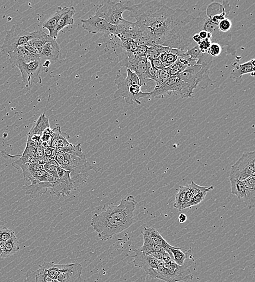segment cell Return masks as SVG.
<instances>
[{"instance_id": "1", "label": "cell", "mask_w": 255, "mask_h": 282, "mask_svg": "<svg viewBox=\"0 0 255 282\" xmlns=\"http://www.w3.org/2000/svg\"><path fill=\"white\" fill-rule=\"evenodd\" d=\"M130 16L149 47L160 45L186 52L197 45L193 36L203 30V17H194L186 9H173L159 1L133 4Z\"/></svg>"}, {"instance_id": "2", "label": "cell", "mask_w": 255, "mask_h": 282, "mask_svg": "<svg viewBox=\"0 0 255 282\" xmlns=\"http://www.w3.org/2000/svg\"><path fill=\"white\" fill-rule=\"evenodd\" d=\"M137 204L132 195L121 200L119 204L109 205L100 214H95L91 226L101 241L111 240L114 236L130 228L134 223V212Z\"/></svg>"}, {"instance_id": "3", "label": "cell", "mask_w": 255, "mask_h": 282, "mask_svg": "<svg viewBox=\"0 0 255 282\" xmlns=\"http://www.w3.org/2000/svg\"><path fill=\"white\" fill-rule=\"evenodd\" d=\"M212 57L208 53H202L198 59L197 64L188 67L178 75L180 89L179 95L183 99L193 97L194 91L200 87L205 89L208 87L210 70Z\"/></svg>"}, {"instance_id": "4", "label": "cell", "mask_w": 255, "mask_h": 282, "mask_svg": "<svg viewBox=\"0 0 255 282\" xmlns=\"http://www.w3.org/2000/svg\"><path fill=\"white\" fill-rule=\"evenodd\" d=\"M114 83L117 90L114 95V99L122 97L129 104H141V99H150V92H142L140 81L135 72L126 69V75L118 74Z\"/></svg>"}, {"instance_id": "5", "label": "cell", "mask_w": 255, "mask_h": 282, "mask_svg": "<svg viewBox=\"0 0 255 282\" xmlns=\"http://www.w3.org/2000/svg\"><path fill=\"white\" fill-rule=\"evenodd\" d=\"M64 160L59 167L70 171L71 178L78 188L87 182L91 170L98 172L101 169L91 165L86 156L80 157L69 154H64Z\"/></svg>"}, {"instance_id": "6", "label": "cell", "mask_w": 255, "mask_h": 282, "mask_svg": "<svg viewBox=\"0 0 255 282\" xmlns=\"http://www.w3.org/2000/svg\"><path fill=\"white\" fill-rule=\"evenodd\" d=\"M193 278L191 270L185 264L179 266L173 260L162 261L161 265L155 269L154 279L166 282H188Z\"/></svg>"}, {"instance_id": "7", "label": "cell", "mask_w": 255, "mask_h": 282, "mask_svg": "<svg viewBox=\"0 0 255 282\" xmlns=\"http://www.w3.org/2000/svg\"><path fill=\"white\" fill-rule=\"evenodd\" d=\"M133 4L131 1L115 2L105 1L96 8L95 15L113 25L117 26L124 19V12L129 11Z\"/></svg>"}, {"instance_id": "8", "label": "cell", "mask_w": 255, "mask_h": 282, "mask_svg": "<svg viewBox=\"0 0 255 282\" xmlns=\"http://www.w3.org/2000/svg\"><path fill=\"white\" fill-rule=\"evenodd\" d=\"M255 151L245 152L232 165L229 179L244 181L255 174Z\"/></svg>"}, {"instance_id": "9", "label": "cell", "mask_w": 255, "mask_h": 282, "mask_svg": "<svg viewBox=\"0 0 255 282\" xmlns=\"http://www.w3.org/2000/svg\"><path fill=\"white\" fill-rule=\"evenodd\" d=\"M32 38V33L22 30L17 25H13L6 31L3 44L1 46V52L8 54L13 52L31 41Z\"/></svg>"}, {"instance_id": "10", "label": "cell", "mask_w": 255, "mask_h": 282, "mask_svg": "<svg viewBox=\"0 0 255 282\" xmlns=\"http://www.w3.org/2000/svg\"><path fill=\"white\" fill-rule=\"evenodd\" d=\"M203 17V30L210 33L212 35L211 43L220 45L221 47H227L229 53L235 54L236 48L233 45L232 35L230 32L224 33L221 31L218 24L211 22L203 13L200 14Z\"/></svg>"}, {"instance_id": "11", "label": "cell", "mask_w": 255, "mask_h": 282, "mask_svg": "<svg viewBox=\"0 0 255 282\" xmlns=\"http://www.w3.org/2000/svg\"><path fill=\"white\" fill-rule=\"evenodd\" d=\"M58 179L52 183L50 193L59 197V196H69L72 191H75L78 188L75 183L70 176V172L60 167H57Z\"/></svg>"}, {"instance_id": "12", "label": "cell", "mask_w": 255, "mask_h": 282, "mask_svg": "<svg viewBox=\"0 0 255 282\" xmlns=\"http://www.w3.org/2000/svg\"><path fill=\"white\" fill-rule=\"evenodd\" d=\"M22 76V83L25 84L28 90H31L33 84H40L42 82L40 73L41 70L40 58L31 62L22 63L17 66Z\"/></svg>"}, {"instance_id": "13", "label": "cell", "mask_w": 255, "mask_h": 282, "mask_svg": "<svg viewBox=\"0 0 255 282\" xmlns=\"http://www.w3.org/2000/svg\"><path fill=\"white\" fill-rule=\"evenodd\" d=\"M82 27L90 33H104L106 35H114L117 30V26L108 23L104 19L96 15H90L86 20H81Z\"/></svg>"}, {"instance_id": "14", "label": "cell", "mask_w": 255, "mask_h": 282, "mask_svg": "<svg viewBox=\"0 0 255 282\" xmlns=\"http://www.w3.org/2000/svg\"><path fill=\"white\" fill-rule=\"evenodd\" d=\"M180 89L178 76H173L159 86H155L154 89L150 92V99H159L173 93L179 94Z\"/></svg>"}, {"instance_id": "15", "label": "cell", "mask_w": 255, "mask_h": 282, "mask_svg": "<svg viewBox=\"0 0 255 282\" xmlns=\"http://www.w3.org/2000/svg\"><path fill=\"white\" fill-rule=\"evenodd\" d=\"M83 267L77 262L63 265L57 278L58 282H84L81 277Z\"/></svg>"}, {"instance_id": "16", "label": "cell", "mask_w": 255, "mask_h": 282, "mask_svg": "<svg viewBox=\"0 0 255 282\" xmlns=\"http://www.w3.org/2000/svg\"><path fill=\"white\" fill-rule=\"evenodd\" d=\"M141 34L140 30L136 22H132L123 19L117 26L115 35L119 38L121 42L127 40H134Z\"/></svg>"}, {"instance_id": "17", "label": "cell", "mask_w": 255, "mask_h": 282, "mask_svg": "<svg viewBox=\"0 0 255 282\" xmlns=\"http://www.w3.org/2000/svg\"><path fill=\"white\" fill-rule=\"evenodd\" d=\"M135 255L132 256L133 264L138 268H142L145 273L150 269H157L161 264L162 261L157 260L153 256L145 255L139 249L134 250Z\"/></svg>"}, {"instance_id": "18", "label": "cell", "mask_w": 255, "mask_h": 282, "mask_svg": "<svg viewBox=\"0 0 255 282\" xmlns=\"http://www.w3.org/2000/svg\"><path fill=\"white\" fill-rule=\"evenodd\" d=\"M8 54L12 68L17 67V66L22 63H29L40 58L39 57L33 56L22 46L16 49V50L8 53Z\"/></svg>"}, {"instance_id": "19", "label": "cell", "mask_w": 255, "mask_h": 282, "mask_svg": "<svg viewBox=\"0 0 255 282\" xmlns=\"http://www.w3.org/2000/svg\"><path fill=\"white\" fill-rule=\"evenodd\" d=\"M255 60L253 59L244 64H240L238 62L234 63V69L231 72L230 78L237 83H241L243 76L255 73Z\"/></svg>"}, {"instance_id": "20", "label": "cell", "mask_w": 255, "mask_h": 282, "mask_svg": "<svg viewBox=\"0 0 255 282\" xmlns=\"http://www.w3.org/2000/svg\"><path fill=\"white\" fill-rule=\"evenodd\" d=\"M69 9V7H58L56 9L55 13L42 24V27L48 30L49 35L54 40H56L58 35L56 32L57 24L60 18L66 13H67Z\"/></svg>"}, {"instance_id": "21", "label": "cell", "mask_w": 255, "mask_h": 282, "mask_svg": "<svg viewBox=\"0 0 255 282\" xmlns=\"http://www.w3.org/2000/svg\"><path fill=\"white\" fill-rule=\"evenodd\" d=\"M52 183L53 182H33L31 185L23 186V189L25 191L26 195H29L32 198H36L46 193L48 189L52 187Z\"/></svg>"}, {"instance_id": "22", "label": "cell", "mask_w": 255, "mask_h": 282, "mask_svg": "<svg viewBox=\"0 0 255 282\" xmlns=\"http://www.w3.org/2000/svg\"><path fill=\"white\" fill-rule=\"evenodd\" d=\"M59 54V45L55 40L46 43L39 52L40 58L47 60H57Z\"/></svg>"}, {"instance_id": "23", "label": "cell", "mask_w": 255, "mask_h": 282, "mask_svg": "<svg viewBox=\"0 0 255 282\" xmlns=\"http://www.w3.org/2000/svg\"><path fill=\"white\" fill-rule=\"evenodd\" d=\"M143 231L147 233L150 238L151 241L153 242L154 244L166 251V252L171 256L173 259V255L170 249L173 247L170 245L165 239L163 238L159 231L154 228V227H151V228H146V227H145Z\"/></svg>"}, {"instance_id": "24", "label": "cell", "mask_w": 255, "mask_h": 282, "mask_svg": "<svg viewBox=\"0 0 255 282\" xmlns=\"http://www.w3.org/2000/svg\"><path fill=\"white\" fill-rule=\"evenodd\" d=\"M36 156L35 147L33 144L32 141L28 137L27 145L23 154L20 155V157L18 160L12 163V165L17 169H20L21 165L26 163H29L30 160L32 157Z\"/></svg>"}, {"instance_id": "25", "label": "cell", "mask_w": 255, "mask_h": 282, "mask_svg": "<svg viewBox=\"0 0 255 282\" xmlns=\"http://www.w3.org/2000/svg\"><path fill=\"white\" fill-rule=\"evenodd\" d=\"M52 130L51 148L56 149L58 148H66L72 145L68 141L70 139L69 135L61 132L59 126L56 127Z\"/></svg>"}, {"instance_id": "26", "label": "cell", "mask_w": 255, "mask_h": 282, "mask_svg": "<svg viewBox=\"0 0 255 282\" xmlns=\"http://www.w3.org/2000/svg\"><path fill=\"white\" fill-rule=\"evenodd\" d=\"M246 187V198L244 202L246 205L252 209L255 204V175L248 177L244 181Z\"/></svg>"}, {"instance_id": "27", "label": "cell", "mask_w": 255, "mask_h": 282, "mask_svg": "<svg viewBox=\"0 0 255 282\" xmlns=\"http://www.w3.org/2000/svg\"><path fill=\"white\" fill-rule=\"evenodd\" d=\"M36 271H29L26 274V279L23 282H58L57 280L51 279L47 275L45 270L41 266Z\"/></svg>"}, {"instance_id": "28", "label": "cell", "mask_w": 255, "mask_h": 282, "mask_svg": "<svg viewBox=\"0 0 255 282\" xmlns=\"http://www.w3.org/2000/svg\"><path fill=\"white\" fill-rule=\"evenodd\" d=\"M19 250V242H18L14 232H13L9 240L5 243L4 247L2 249L1 259L8 258V257L14 255Z\"/></svg>"}, {"instance_id": "29", "label": "cell", "mask_w": 255, "mask_h": 282, "mask_svg": "<svg viewBox=\"0 0 255 282\" xmlns=\"http://www.w3.org/2000/svg\"><path fill=\"white\" fill-rule=\"evenodd\" d=\"M32 33L33 38L30 41L38 52L46 43L54 40L49 34H47L43 30H38Z\"/></svg>"}, {"instance_id": "30", "label": "cell", "mask_w": 255, "mask_h": 282, "mask_svg": "<svg viewBox=\"0 0 255 282\" xmlns=\"http://www.w3.org/2000/svg\"><path fill=\"white\" fill-rule=\"evenodd\" d=\"M50 128L49 121L45 113L41 114L37 121H35L31 131L28 133L29 136H40L47 128Z\"/></svg>"}, {"instance_id": "31", "label": "cell", "mask_w": 255, "mask_h": 282, "mask_svg": "<svg viewBox=\"0 0 255 282\" xmlns=\"http://www.w3.org/2000/svg\"><path fill=\"white\" fill-rule=\"evenodd\" d=\"M181 247H174L170 249L173 255V260L179 266L184 265L185 261L187 259L193 257L191 250L182 251Z\"/></svg>"}, {"instance_id": "32", "label": "cell", "mask_w": 255, "mask_h": 282, "mask_svg": "<svg viewBox=\"0 0 255 282\" xmlns=\"http://www.w3.org/2000/svg\"><path fill=\"white\" fill-rule=\"evenodd\" d=\"M76 10L74 7H69L67 13H66L59 20L56 28V32L58 34L66 26L72 25L74 23L73 16L75 14Z\"/></svg>"}, {"instance_id": "33", "label": "cell", "mask_w": 255, "mask_h": 282, "mask_svg": "<svg viewBox=\"0 0 255 282\" xmlns=\"http://www.w3.org/2000/svg\"><path fill=\"white\" fill-rule=\"evenodd\" d=\"M232 193L236 196L239 200L244 201L246 198V187L244 181L229 179Z\"/></svg>"}, {"instance_id": "34", "label": "cell", "mask_w": 255, "mask_h": 282, "mask_svg": "<svg viewBox=\"0 0 255 282\" xmlns=\"http://www.w3.org/2000/svg\"><path fill=\"white\" fill-rule=\"evenodd\" d=\"M41 266L44 268L48 277L52 280H57L62 271L63 265H56L53 262H45Z\"/></svg>"}, {"instance_id": "35", "label": "cell", "mask_w": 255, "mask_h": 282, "mask_svg": "<svg viewBox=\"0 0 255 282\" xmlns=\"http://www.w3.org/2000/svg\"><path fill=\"white\" fill-rule=\"evenodd\" d=\"M143 236L144 243L143 246L139 248L142 252L145 255H148L151 253L156 252V251H161L164 250L161 247L157 246L151 241L150 238L147 233L144 231L142 232Z\"/></svg>"}, {"instance_id": "36", "label": "cell", "mask_w": 255, "mask_h": 282, "mask_svg": "<svg viewBox=\"0 0 255 282\" xmlns=\"http://www.w3.org/2000/svg\"><path fill=\"white\" fill-rule=\"evenodd\" d=\"M56 151L57 154H69L80 157L86 156L82 151L81 143H78L77 145L72 144L70 146L66 148H58Z\"/></svg>"}, {"instance_id": "37", "label": "cell", "mask_w": 255, "mask_h": 282, "mask_svg": "<svg viewBox=\"0 0 255 282\" xmlns=\"http://www.w3.org/2000/svg\"><path fill=\"white\" fill-rule=\"evenodd\" d=\"M186 186H180L179 192L175 194V199L174 207L179 211L183 210V208L186 201Z\"/></svg>"}, {"instance_id": "38", "label": "cell", "mask_w": 255, "mask_h": 282, "mask_svg": "<svg viewBox=\"0 0 255 282\" xmlns=\"http://www.w3.org/2000/svg\"><path fill=\"white\" fill-rule=\"evenodd\" d=\"M186 187L188 191H189L193 195V197L203 192H209L214 189V186H200L193 181H192L190 185H187Z\"/></svg>"}, {"instance_id": "39", "label": "cell", "mask_w": 255, "mask_h": 282, "mask_svg": "<svg viewBox=\"0 0 255 282\" xmlns=\"http://www.w3.org/2000/svg\"><path fill=\"white\" fill-rule=\"evenodd\" d=\"M159 71L153 68V67L151 66L149 61L148 60L147 73H146L147 80L149 82L154 81L156 82L157 84L159 81Z\"/></svg>"}, {"instance_id": "40", "label": "cell", "mask_w": 255, "mask_h": 282, "mask_svg": "<svg viewBox=\"0 0 255 282\" xmlns=\"http://www.w3.org/2000/svg\"><path fill=\"white\" fill-rule=\"evenodd\" d=\"M121 48L126 52L135 53L137 51L138 46L134 40L130 39L121 42L120 44Z\"/></svg>"}, {"instance_id": "41", "label": "cell", "mask_w": 255, "mask_h": 282, "mask_svg": "<svg viewBox=\"0 0 255 282\" xmlns=\"http://www.w3.org/2000/svg\"><path fill=\"white\" fill-rule=\"evenodd\" d=\"M14 231L7 228H3L0 229V247L2 250L4 247L6 242L10 238Z\"/></svg>"}, {"instance_id": "42", "label": "cell", "mask_w": 255, "mask_h": 282, "mask_svg": "<svg viewBox=\"0 0 255 282\" xmlns=\"http://www.w3.org/2000/svg\"><path fill=\"white\" fill-rule=\"evenodd\" d=\"M163 46L160 45H154L148 47L147 59L159 58L162 51Z\"/></svg>"}, {"instance_id": "43", "label": "cell", "mask_w": 255, "mask_h": 282, "mask_svg": "<svg viewBox=\"0 0 255 282\" xmlns=\"http://www.w3.org/2000/svg\"><path fill=\"white\" fill-rule=\"evenodd\" d=\"M159 81L156 86H159L164 82H166L168 79L172 76L171 70H170L169 67H165L159 71Z\"/></svg>"}, {"instance_id": "44", "label": "cell", "mask_w": 255, "mask_h": 282, "mask_svg": "<svg viewBox=\"0 0 255 282\" xmlns=\"http://www.w3.org/2000/svg\"><path fill=\"white\" fill-rule=\"evenodd\" d=\"M218 27L222 32H230L231 28L232 27V22L228 17L225 18L218 23Z\"/></svg>"}, {"instance_id": "45", "label": "cell", "mask_w": 255, "mask_h": 282, "mask_svg": "<svg viewBox=\"0 0 255 282\" xmlns=\"http://www.w3.org/2000/svg\"><path fill=\"white\" fill-rule=\"evenodd\" d=\"M147 255H151L155 257V259L160 261H167L173 260L171 256L165 250L156 251V252L151 253Z\"/></svg>"}, {"instance_id": "46", "label": "cell", "mask_w": 255, "mask_h": 282, "mask_svg": "<svg viewBox=\"0 0 255 282\" xmlns=\"http://www.w3.org/2000/svg\"><path fill=\"white\" fill-rule=\"evenodd\" d=\"M207 193L208 192H205L200 193L196 196H194L190 202V203L188 204L187 208H191L194 206H196L200 203H201V202L205 199Z\"/></svg>"}, {"instance_id": "47", "label": "cell", "mask_w": 255, "mask_h": 282, "mask_svg": "<svg viewBox=\"0 0 255 282\" xmlns=\"http://www.w3.org/2000/svg\"><path fill=\"white\" fill-rule=\"evenodd\" d=\"M222 52V47L216 43H212L208 53L212 57H218Z\"/></svg>"}, {"instance_id": "48", "label": "cell", "mask_w": 255, "mask_h": 282, "mask_svg": "<svg viewBox=\"0 0 255 282\" xmlns=\"http://www.w3.org/2000/svg\"><path fill=\"white\" fill-rule=\"evenodd\" d=\"M57 167L56 165H53L48 164H44V168L47 173L51 175L55 181L58 179V175L57 173Z\"/></svg>"}, {"instance_id": "49", "label": "cell", "mask_w": 255, "mask_h": 282, "mask_svg": "<svg viewBox=\"0 0 255 282\" xmlns=\"http://www.w3.org/2000/svg\"><path fill=\"white\" fill-rule=\"evenodd\" d=\"M212 43L209 39L202 40L201 42L198 44L199 49L202 53H208L209 49Z\"/></svg>"}, {"instance_id": "50", "label": "cell", "mask_w": 255, "mask_h": 282, "mask_svg": "<svg viewBox=\"0 0 255 282\" xmlns=\"http://www.w3.org/2000/svg\"><path fill=\"white\" fill-rule=\"evenodd\" d=\"M148 60L149 61L151 66L157 70L160 71L166 67L159 58L148 59Z\"/></svg>"}, {"instance_id": "51", "label": "cell", "mask_w": 255, "mask_h": 282, "mask_svg": "<svg viewBox=\"0 0 255 282\" xmlns=\"http://www.w3.org/2000/svg\"><path fill=\"white\" fill-rule=\"evenodd\" d=\"M186 52L187 54L189 55L191 58L196 59H198L200 54L202 53L200 52L198 45L190 49V50H187Z\"/></svg>"}, {"instance_id": "52", "label": "cell", "mask_w": 255, "mask_h": 282, "mask_svg": "<svg viewBox=\"0 0 255 282\" xmlns=\"http://www.w3.org/2000/svg\"><path fill=\"white\" fill-rule=\"evenodd\" d=\"M44 156L46 158L51 159L54 160V158L57 155L56 149H52L50 147H46L44 148Z\"/></svg>"}, {"instance_id": "53", "label": "cell", "mask_w": 255, "mask_h": 282, "mask_svg": "<svg viewBox=\"0 0 255 282\" xmlns=\"http://www.w3.org/2000/svg\"><path fill=\"white\" fill-rule=\"evenodd\" d=\"M23 47H25L26 50L30 53H31L33 56L35 57H39V52L32 45L31 41H28L25 45L22 46Z\"/></svg>"}, {"instance_id": "54", "label": "cell", "mask_w": 255, "mask_h": 282, "mask_svg": "<svg viewBox=\"0 0 255 282\" xmlns=\"http://www.w3.org/2000/svg\"><path fill=\"white\" fill-rule=\"evenodd\" d=\"M148 47L146 46H139L136 54L139 57L147 58Z\"/></svg>"}, {"instance_id": "55", "label": "cell", "mask_w": 255, "mask_h": 282, "mask_svg": "<svg viewBox=\"0 0 255 282\" xmlns=\"http://www.w3.org/2000/svg\"><path fill=\"white\" fill-rule=\"evenodd\" d=\"M187 217L185 214L181 213L179 216V220L180 223H184L187 221Z\"/></svg>"}, {"instance_id": "56", "label": "cell", "mask_w": 255, "mask_h": 282, "mask_svg": "<svg viewBox=\"0 0 255 282\" xmlns=\"http://www.w3.org/2000/svg\"><path fill=\"white\" fill-rule=\"evenodd\" d=\"M50 64V62L49 60H47L46 61V62L43 64V66L44 67H48V66H49V65Z\"/></svg>"}, {"instance_id": "57", "label": "cell", "mask_w": 255, "mask_h": 282, "mask_svg": "<svg viewBox=\"0 0 255 282\" xmlns=\"http://www.w3.org/2000/svg\"><path fill=\"white\" fill-rule=\"evenodd\" d=\"M2 254V250L1 248V247H0V259H1V257Z\"/></svg>"}]
</instances>
